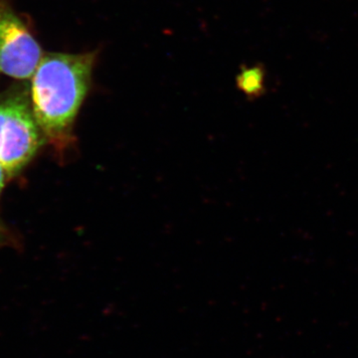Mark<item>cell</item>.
Segmentation results:
<instances>
[{
  "label": "cell",
  "mask_w": 358,
  "mask_h": 358,
  "mask_svg": "<svg viewBox=\"0 0 358 358\" xmlns=\"http://www.w3.org/2000/svg\"><path fill=\"white\" fill-rule=\"evenodd\" d=\"M98 51L42 56L32 76V110L49 140H64L91 88Z\"/></svg>",
  "instance_id": "cell-1"
},
{
  "label": "cell",
  "mask_w": 358,
  "mask_h": 358,
  "mask_svg": "<svg viewBox=\"0 0 358 358\" xmlns=\"http://www.w3.org/2000/svg\"><path fill=\"white\" fill-rule=\"evenodd\" d=\"M40 129L31 106L22 96L0 101V166L13 176L36 154Z\"/></svg>",
  "instance_id": "cell-2"
},
{
  "label": "cell",
  "mask_w": 358,
  "mask_h": 358,
  "mask_svg": "<svg viewBox=\"0 0 358 358\" xmlns=\"http://www.w3.org/2000/svg\"><path fill=\"white\" fill-rule=\"evenodd\" d=\"M42 58L41 47L7 0H0V72L29 79Z\"/></svg>",
  "instance_id": "cell-3"
},
{
  "label": "cell",
  "mask_w": 358,
  "mask_h": 358,
  "mask_svg": "<svg viewBox=\"0 0 358 358\" xmlns=\"http://www.w3.org/2000/svg\"><path fill=\"white\" fill-rule=\"evenodd\" d=\"M6 171H4L3 167L0 166V193H1L2 189H3L4 181H6Z\"/></svg>",
  "instance_id": "cell-4"
}]
</instances>
